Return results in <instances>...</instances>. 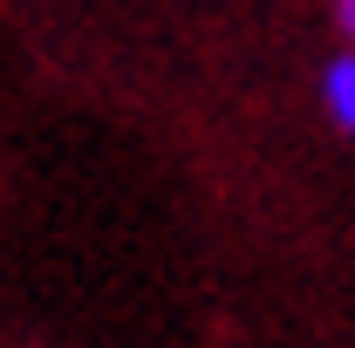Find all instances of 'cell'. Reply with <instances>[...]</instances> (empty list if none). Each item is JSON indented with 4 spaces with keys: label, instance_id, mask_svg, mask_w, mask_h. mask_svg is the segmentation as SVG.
Here are the masks:
<instances>
[{
    "label": "cell",
    "instance_id": "1",
    "mask_svg": "<svg viewBox=\"0 0 355 348\" xmlns=\"http://www.w3.org/2000/svg\"><path fill=\"white\" fill-rule=\"evenodd\" d=\"M321 110H328L335 130L355 137V48H349V55H335V62L321 69Z\"/></svg>",
    "mask_w": 355,
    "mask_h": 348
},
{
    "label": "cell",
    "instance_id": "2",
    "mask_svg": "<svg viewBox=\"0 0 355 348\" xmlns=\"http://www.w3.org/2000/svg\"><path fill=\"white\" fill-rule=\"evenodd\" d=\"M335 7H342V28L355 35V0H335Z\"/></svg>",
    "mask_w": 355,
    "mask_h": 348
}]
</instances>
